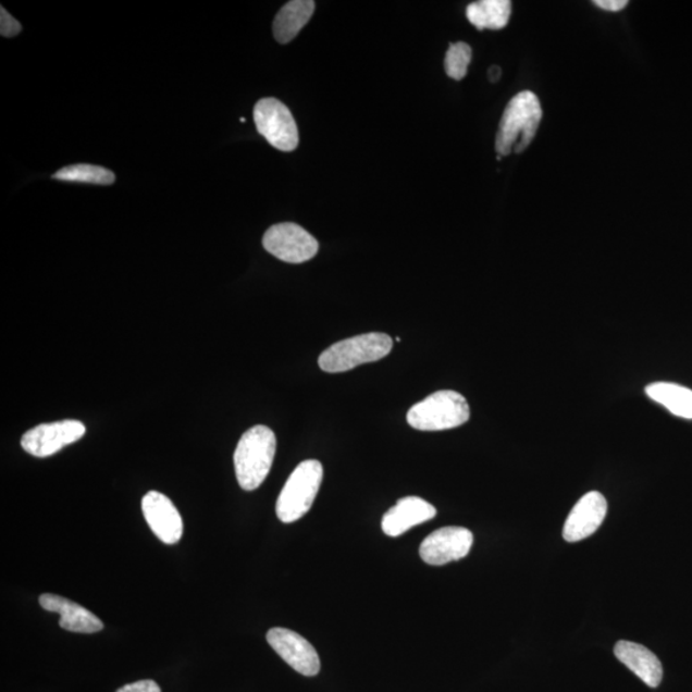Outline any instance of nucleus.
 Here are the masks:
<instances>
[{
  "instance_id": "nucleus-1",
  "label": "nucleus",
  "mask_w": 692,
  "mask_h": 692,
  "mask_svg": "<svg viewBox=\"0 0 692 692\" xmlns=\"http://www.w3.org/2000/svg\"><path fill=\"white\" fill-rule=\"evenodd\" d=\"M542 119L543 108L535 92L526 90L511 98L497 129V155L522 153L535 138Z\"/></svg>"
},
{
  "instance_id": "nucleus-2",
  "label": "nucleus",
  "mask_w": 692,
  "mask_h": 692,
  "mask_svg": "<svg viewBox=\"0 0 692 692\" xmlns=\"http://www.w3.org/2000/svg\"><path fill=\"white\" fill-rule=\"evenodd\" d=\"M276 435L270 428L249 429L240 437L234 454L237 482L245 492H254L269 475L276 454Z\"/></svg>"
},
{
  "instance_id": "nucleus-3",
  "label": "nucleus",
  "mask_w": 692,
  "mask_h": 692,
  "mask_svg": "<svg viewBox=\"0 0 692 692\" xmlns=\"http://www.w3.org/2000/svg\"><path fill=\"white\" fill-rule=\"evenodd\" d=\"M393 349V338L382 333H370L345 338L331 345L319 359L320 369L341 373L364 363L378 362Z\"/></svg>"
},
{
  "instance_id": "nucleus-4",
  "label": "nucleus",
  "mask_w": 692,
  "mask_h": 692,
  "mask_svg": "<svg viewBox=\"0 0 692 692\" xmlns=\"http://www.w3.org/2000/svg\"><path fill=\"white\" fill-rule=\"evenodd\" d=\"M471 410L465 396L453 391L436 392L409 409L410 428L420 431H444L461 427L470 420Z\"/></svg>"
},
{
  "instance_id": "nucleus-5",
  "label": "nucleus",
  "mask_w": 692,
  "mask_h": 692,
  "mask_svg": "<svg viewBox=\"0 0 692 692\" xmlns=\"http://www.w3.org/2000/svg\"><path fill=\"white\" fill-rule=\"evenodd\" d=\"M321 461L308 459L295 468L276 503V515L281 522L293 523L305 517L312 508L322 484Z\"/></svg>"
},
{
  "instance_id": "nucleus-6",
  "label": "nucleus",
  "mask_w": 692,
  "mask_h": 692,
  "mask_svg": "<svg viewBox=\"0 0 692 692\" xmlns=\"http://www.w3.org/2000/svg\"><path fill=\"white\" fill-rule=\"evenodd\" d=\"M258 133L281 151H293L299 144L297 122L291 110L275 98L259 100L255 107Z\"/></svg>"
},
{
  "instance_id": "nucleus-7",
  "label": "nucleus",
  "mask_w": 692,
  "mask_h": 692,
  "mask_svg": "<svg viewBox=\"0 0 692 692\" xmlns=\"http://www.w3.org/2000/svg\"><path fill=\"white\" fill-rule=\"evenodd\" d=\"M263 247L270 255L286 263H305L319 254L320 245L297 223L284 222L265 231Z\"/></svg>"
},
{
  "instance_id": "nucleus-8",
  "label": "nucleus",
  "mask_w": 692,
  "mask_h": 692,
  "mask_svg": "<svg viewBox=\"0 0 692 692\" xmlns=\"http://www.w3.org/2000/svg\"><path fill=\"white\" fill-rule=\"evenodd\" d=\"M85 432V424L76 420L42 423L26 432L21 438V446L36 458H47L78 442Z\"/></svg>"
},
{
  "instance_id": "nucleus-9",
  "label": "nucleus",
  "mask_w": 692,
  "mask_h": 692,
  "mask_svg": "<svg viewBox=\"0 0 692 692\" xmlns=\"http://www.w3.org/2000/svg\"><path fill=\"white\" fill-rule=\"evenodd\" d=\"M267 641L280 658L298 674L313 677L320 674L321 660L308 640L292 630L275 627L267 632Z\"/></svg>"
},
{
  "instance_id": "nucleus-10",
  "label": "nucleus",
  "mask_w": 692,
  "mask_h": 692,
  "mask_svg": "<svg viewBox=\"0 0 692 692\" xmlns=\"http://www.w3.org/2000/svg\"><path fill=\"white\" fill-rule=\"evenodd\" d=\"M473 544V535L465 528H444L434 531L420 547V555L424 564L444 566L450 561L467 557Z\"/></svg>"
},
{
  "instance_id": "nucleus-11",
  "label": "nucleus",
  "mask_w": 692,
  "mask_h": 692,
  "mask_svg": "<svg viewBox=\"0 0 692 692\" xmlns=\"http://www.w3.org/2000/svg\"><path fill=\"white\" fill-rule=\"evenodd\" d=\"M141 509L150 530L162 543L173 545L182 540L183 518L170 497L160 492H149L143 497Z\"/></svg>"
},
{
  "instance_id": "nucleus-12",
  "label": "nucleus",
  "mask_w": 692,
  "mask_h": 692,
  "mask_svg": "<svg viewBox=\"0 0 692 692\" xmlns=\"http://www.w3.org/2000/svg\"><path fill=\"white\" fill-rule=\"evenodd\" d=\"M607 511L608 503L604 495L597 492L583 495L567 518L564 529L566 542L577 543L594 535L607 517Z\"/></svg>"
},
{
  "instance_id": "nucleus-13",
  "label": "nucleus",
  "mask_w": 692,
  "mask_h": 692,
  "mask_svg": "<svg viewBox=\"0 0 692 692\" xmlns=\"http://www.w3.org/2000/svg\"><path fill=\"white\" fill-rule=\"evenodd\" d=\"M436 514V508L421 497H403L382 518V531L387 536H400L404 532L413 529L415 526L431 521Z\"/></svg>"
},
{
  "instance_id": "nucleus-14",
  "label": "nucleus",
  "mask_w": 692,
  "mask_h": 692,
  "mask_svg": "<svg viewBox=\"0 0 692 692\" xmlns=\"http://www.w3.org/2000/svg\"><path fill=\"white\" fill-rule=\"evenodd\" d=\"M42 609L58 613L63 630L77 633H96L103 630V622L81 604L54 594H42L39 597Z\"/></svg>"
},
{
  "instance_id": "nucleus-15",
  "label": "nucleus",
  "mask_w": 692,
  "mask_h": 692,
  "mask_svg": "<svg viewBox=\"0 0 692 692\" xmlns=\"http://www.w3.org/2000/svg\"><path fill=\"white\" fill-rule=\"evenodd\" d=\"M615 654L617 659L632 670L648 688L659 687L663 679L662 663L647 647L631 641H618Z\"/></svg>"
},
{
  "instance_id": "nucleus-16",
  "label": "nucleus",
  "mask_w": 692,
  "mask_h": 692,
  "mask_svg": "<svg viewBox=\"0 0 692 692\" xmlns=\"http://www.w3.org/2000/svg\"><path fill=\"white\" fill-rule=\"evenodd\" d=\"M316 10L312 0H293L280 10L275 21H273V36L280 45H287L300 33L301 28L308 24Z\"/></svg>"
},
{
  "instance_id": "nucleus-17",
  "label": "nucleus",
  "mask_w": 692,
  "mask_h": 692,
  "mask_svg": "<svg viewBox=\"0 0 692 692\" xmlns=\"http://www.w3.org/2000/svg\"><path fill=\"white\" fill-rule=\"evenodd\" d=\"M648 398L662 404L670 413L692 420V391L672 384V382H654L646 387Z\"/></svg>"
},
{
  "instance_id": "nucleus-18",
  "label": "nucleus",
  "mask_w": 692,
  "mask_h": 692,
  "mask_svg": "<svg viewBox=\"0 0 692 692\" xmlns=\"http://www.w3.org/2000/svg\"><path fill=\"white\" fill-rule=\"evenodd\" d=\"M510 14L508 0H480L467 7V18L479 30H501L508 25Z\"/></svg>"
},
{
  "instance_id": "nucleus-19",
  "label": "nucleus",
  "mask_w": 692,
  "mask_h": 692,
  "mask_svg": "<svg viewBox=\"0 0 692 692\" xmlns=\"http://www.w3.org/2000/svg\"><path fill=\"white\" fill-rule=\"evenodd\" d=\"M53 178L67 183L112 185L115 176L112 171L100 168V165L74 164L57 171Z\"/></svg>"
},
{
  "instance_id": "nucleus-20",
  "label": "nucleus",
  "mask_w": 692,
  "mask_h": 692,
  "mask_svg": "<svg viewBox=\"0 0 692 692\" xmlns=\"http://www.w3.org/2000/svg\"><path fill=\"white\" fill-rule=\"evenodd\" d=\"M472 61V49L466 42L452 45L445 55V72L453 81H461L468 72Z\"/></svg>"
},
{
  "instance_id": "nucleus-21",
  "label": "nucleus",
  "mask_w": 692,
  "mask_h": 692,
  "mask_svg": "<svg viewBox=\"0 0 692 692\" xmlns=\"http://www.w3.org/2000/svg\"><path fill=\"white\" fill-rule=\"evenodd\" d=\"M0 34L5 38H12L21 32V24L16 18H13L9 12L4 10V7L0 9Z\"/></svg>"
},
{
  "instance_id": "nucleus-22",
  "label": "nucleus",
  "mask_w": 692,
  "mask_h": 692,
  "mask_svg": "<svg viewBox=\"0 0 692 692\" xmlns=\"http://www.w3.org/2000/svg\"><path fill=\"white\" fill-rule=\"evenodd\" d=\"M115 692H162L160 684L153 680H141L125 684Z\"/></svg>"
},
{
  "instance_id": "nucleus-23",
  "label": "nucleus",
  "mask_w": 692,
  "mask_h": 692,
  "mask_svg": "<svg viewBox=\"0 0 692 692\" xmlns=\"http://www.w3.org/2000/svg\"><path fill=\"white\" fill-rule=\"evenodd\" d=\"M594 4L605 11L618 12L626 9L629 2L627 0H595Z\"/></svg>"
},
{
  "instance_id": "nucleus-24",
  "label": "nucleus",
  "mask_w": 692,
  "mask_h": 692,
  "mask_svg": "<svg viewBox=\"0 0 692 692\" xmlns=\"http://www.w3.org/2000/svg\"><path fill=\"white\" fill-rule=\"evenodd\" d=\"M501 76H502L501 67L493 66L492 69L489 70L490 82L496 83L497 81H499Z\"/></svg>"
}]
</instances>
